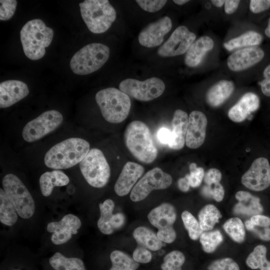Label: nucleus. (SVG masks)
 <instances>
[{
	"label": "nucleus",
	"mask_w": 270,
	"mask_h": 270,
	"mask_svg": "<svg viewBox=\"0 0 270 270\" xmlns=\"http://www.w3.org/2000/svg\"><path fill=\"white\" fill-rule=\"evenodd\" d=\"M90 144L78 138L65 140L52 147L46 154L44 162L53 169H66L77 164L90 151Z\"/></svg>",
	"instance_id": "1"
},
{
	"label": "nucleus",
	"mask_w": 270,
	"mask_h": 270,
	"mask_svg": "<svg viewBox=\"0 0 270 270\" xmlns=\"http://www.w3.org/2000/svg\"><path fill=\"white\" fill-rule=\"evenodd\" d=\"M124 140L128 150L138 161L150 164L156 159L158 149L150 130L144 122H130L126 128Z\"/></svg>",
	"instance_id": "2"
},
{
	"label": "nucleus",
	"mask_w": 270,
	"mask_h": 270,
	"mask_svg": "<svg viewBox=\"0 0 270 270\" xmlns=\"http://www.w3.org/2000/svg\"><path fill=\"white\" fill-rule=\"evenodd\" d=\"M20 34L24 53L32 60H38L44 56L45 48L50 45L54 36L53 30L40 19L27 22Z\"/></svg>",
	"instance_id": "3"
},
{
	"label": "nucleus",
	"mask_w": 270,
	"mask_h": 270,
	"mask_svg": "<svg viewBox=\"0 0 270 270\" xmlns=\"http://www.w3.org/2000/svg\"><path fill=\"white\" fill-rule=\"evenodd\" d=\"M95 98L102 116L109 122L120 123L130 113V98L120 90L115 88L102 90L96 93Z\"/></svg>",
	"instance_id": "4"
},
{
	"label": "nucleus",
	"mask_w": 270,
	"mask_h": 270,
	"mask_svg": "<svg viewBox=\"0 0 270 270\" xmlns=\"http://www.w3.org/2000/svg\"><path fill=\"white\" fill-rule=\"evenodd\" d=\"M79 6L82 17L92 33L104 32L116 20V10L108 0H86Z\"/></svg>",
	"instance_id": "5"
},
{
	"label": "nucleus",
	"mask_w": 270,
	"mask_h": 270,
	"mask_svg": "<svg viewBox=\"0 0 270 270\" xmlns=\"http://www.w3.org/2000/svg\"><path fill=\"white\" fill-rule=\"evenodd\" d=\"M110 48L100 43L88 44L77 52L70 61L72 71L85 75L96 71L108 60Z\"/></svg>",
	"instance_id": "6"
},
{
	"label": "nucleus",
	"mask_w": 270,
	"mask_h": 270,
	"mask_svg": "<svg viewBox=\"0 0 270 270\" xmlns=\"http://www.w3.org/2000/svg\"><path fill=\"white\" fill-rule=\"evenodd\" d=\"M3 190L14 204L17 213L21 218H31L35 210L34 200L23 182L16 175L6 174L2 181Z\"/></svg>",
	"instance_id": "7"
},
{
	"label": "nucleus",
	"mask_w": 270,
	"mask_h": 270,
	"mask_svg": "<svg viewBox=\"0 0 270 270\" xmlns=\"http://www.w3.org/2000/svg\"><path fill=\"white\" fill-rule=\"evenodd\" d=\"M80 172L91 186L101 188L108 183L110 176V166L102 152L93 148L80 162Z\"/></svg>",
	"instance_id": "8"
},
{
	"label": "nucleus",
	"mask_w": 270,
	"mask_h": 270,
	"mask_svg": "<svg viewBox=\"0 0 270 270\" xmlns=\"http://www.w3.org/2000/svg\"><path fill=\"white\" fill-rule=\"evenodd\" d=\"M119 88L130 97L148 102L160 96L164 91L165 84L161 79L156 77L143 81L128 78L120 82Z\"/></svg>",
	"instance_id": "9"
},
{
	"label": "nucleus",
	"mask_w": 270,
	"mask_h": 270,
	"mask_svg": "<svg viewBox=\"0 0 270 270\" xmlns=\"http://www.w3.org/2000/svg\"><path fill=\"white\" fill-rule=\"evenodd\" d=\"M150 223L156 228L157 236L166 243L172 242L176 238L173 225L176 218L175 208L168 203H164L153 208L148 215Z\"/></svg>",
	"instance_id": "10"
},
{
	"label": "nucleus",
	"mask_w": 270,
	"mask_h": 270,
	"mask_svg": "<svg viewBox=\"0 0 270 270\" xmlns=\"http://www.w3.org/2000/svg\"><path fill=\"white\" fill-rule=\"evenodd\" d=\"M172 182V176L156 167L148 170L134 185L130 198L134 202L146 198L153 190H163L170 186Z\"/></svg>",
	"instance_id": "11"
},
{
	"label": "nucleus",
	"mask_w": 270,
	"mask_h": 270,
	"mask_svg": "<svg viewBox=\"0 0 270 270\" xmlns=\"http://www.w3.org/2000/svg\"><path fill=\"white\" fill-rule=\"evenodd\" d=\"M62 120L63 116L59 112H44L26 124L22 130V137L27 142H35L55 130Z\"/></svg>",
	"instance_id": "12"
},
{
	"label": "nucleus",
	"mask_w": 270,
	"mask_h": 270,
	"mask_svg": "<svg viewBox=\"0 0 270 270\" xmlns=\"http://www.w3.org/2000/svg\"><path fill=\"white\" fill-rule=\"evenodd\" d=\"M196 38V34L190 32L186 26H179L159 48L158 54L162 57L182 55L186 52Z\"/></svg>",
	"instance_id": "13"
},
{
	"label": "nucleus",
	"mask_w": 270,
	"mask_h": 270,
	"mask_svg": "<svg viewBox=\"0 0 270 270\" xmlns=\"http://www.w3.org/2000/svg\"><path fill=\"white\" fill-rule=\"evenodd\" d=\"M241 182L248 188L256 192L266 189L270 186V164L267 158H256L242 175Z\"/></svg>",
	"instance_id": "14"
},
{
	"label": "nucleus",
	"mask_w": 270,
	"mask_h": 270,
	"mask_svg": "<svg viewBox=\"0 0 270 270\" xmlns=\"http://www.w3.org/2000/svg\"><path fill=\"white\" fill-rule=\"evenodd\" d=\"M81 224V221L78 216L68 214L59 222H49L46 230L48 232L52 233L50 238L52 242L60 245L68 242L72 234H76Z\"/></svg>",
	"instance_id": "15"
},
{
	"label": "nucleus",
	"mask_w": 270,
	"mask_h": 270,
	"mask_svg": "<svg viewBox=\"0 0 270 270\" xmlns=\"http://www.w3.org/2000/svg\"><path fill=\"white\" fill-rule=\"evenodd\" d=\"M172 28L171 19L166 16L162 18L142 30L138 34V42L142 46L148 48L159 46Z\"/></svg>",
	"instance_id": "16"
},
{
	"label": "nucleus",
	"mask_w": 270,
	"mask_h": 270,
	"mask_svg": "<svg viewBox=\"0 0 270 270\" xmlns=\"http://www.w3.org/2000/svg\"><path fill=\"white\" fill-rule=\"evenodd\" d=\"M264 52L260 48L250 46L237 50L228 58L227 65L234 72L245 70L260 62Z\"/></svg>",
	"instance_id": "17"
},
{
	"label": "nucleus",
	"mask_w": 270,
	"mask_h": 270,
	"mask_svg": "<svg viewBox=\"0 0 270 270\" xmlns=\"http://www.w3.org/2000/svg\"><path fill=\"white\" fill-rule=\"evenodd\" d=\"M208 124L206 115L200 111L194 110L189 116L186 144L190 148L196 149L204 142Z\"/></svg>",
	"instance_id": "18"
},
{
	"label": "nucleus",
	"mask_w": 270,
	"mask_h": 270,
	"mask_svg": "<svg viewBox=\"0 0 270 270\" xmlns=\"http://www.w3.org/2000/svg\"><path fill=\"white\" fill-rule=\"evenodd\" d=\"M144 170L142 165L132 162H127L114 184V190L116 194L120 196L128 194L142 176Z\"/></svg>",
	"instance_id": "19"
},
{
	"label": "nucleus",
	"mask_w": 270,
	"mask_h": 270,
	"mask_svg": "<svg viewBox=\"0 0 270 270\" xmlns=\"http://www.w3.org/2000/svg\"><path fill=\"white\" fill-rule=\"evenodd\" d=\"M29 93L27 85L17 80H8L0 84V107H9L20 100Z\"/></svg>",
	"instance_id": "20"
},
{
	"label": "nucleus",
	"mask_w": 270,
	"mask_h": 270,
	"mask_svg": "<svg viewBox=\"0 0 270 270\" xmlns=\"http://www.w3.org/2000/svg\"><path fill=\"white\" fill-rule=\"evenodd\" d=\"M260 104V98L256 94L247 92L229 110L228 116L234 122H240L244 120L251 113L256 110Z\"/></svg>",
	"instance_id": "21"
},
{
	"label": "nucleus",
	"mask_w": 270,
	"mask_h": 270,
	"mask_svg": "<svg viewBox=\"0 0 270 270\" xmlns=\"http://www.w3.org/2000/svg\"><path fill=\"white\" fill-rule=\"evenodd\" d=\"M188 116L184 111L178 109L175 110L172 120V131L168 144L173 150L182 149L186 143Z\"/></svg>",
	"instance_id": "22"
},
{
	"label": "nucleus",
	"mask_w": 270,
	"mask_h": 270,
	"mask_svg": "<svg viewBox=\"0 0 270 270\" xmlns=\"http://www.w3.org/2000/svg\"><path fill=\"white\" fill-rule=\"evenodd\" d=\"M214 46L213 40L210 36H203L195 40L186 52L184 63L188 67L194 68L202 62L206 54Z\"/></svg>",
	"instance_id": "23"
},
{
	"label": "nucleus",
	"mask_w": 270,
	"mask_h": 270,
	"mask_svg": "<svg viewBox=\"0 0 270 270\" xmlns=\"http://www.w3.org/2000/svg\"><path fill=\"white\" fill-rule=\"evenodd\" d=\"M235 197L238 202L233 208L234 214L253 216L262 213L263 207L258 198L248 192L242 190L238 192Z\"/></svg>",
	"instance_id": "24"
},
{
	"label": "nucleus",
	"mask_w": 270,
	"mask_h": 270,
	"mask_svg": "<svg viewBox=\"0 0 270 270\" xmlns=\"http://www.w3.org/2000/svg\"><path fill=\"white\" fill-rule=\"evenodd\" d=\"M234 88L230 80H221L212 86L207 91L206 99L212 107H218L224 104L232 94Z\"/></svg>",
	"instance_id": "25"
},
{
	"label": "nucleus",
	"mask_w": 270,
	"mask_h": 270,
	"mask_svg": "<svg viewBox=\"0 0 270 270\" xmlns=\"http://www.w3.org/2000/svg\"><path fill=\"white\" fill-rule=\"evenodd\" d=\"M69 182L68 177L61 170L46 172L40 178L41 192L44 196H48L51 194L54 187L66 186Z\"/></svg>",
	"instance_id": "26"
},
{
	"label": "nucleus",
	"mask_w": 270,
	"mask_h": 270,
	"mask_svg": "<svg viewBox=\"0 0 270 270\" xmlns=\"http://www.w3.org/2000/svg\"><path fill=\"white\" fill-rule=\"evenodd\" d=\"M133 236L138 246H142L152 251L160 250L162 246V242L158 238L157 234L152 230L144 226L136 228Z\"/></svg>",
	"instance_id": "27"
},
{
	"label": "nucleus",
	"mask_w": 270,
	"mask_h": 270,
	"mask_svg": "<svg viewBox=\"0 0 270 270\" xmlns=\"http://www.w3.org/2000/svg\"><path fill=\"white\" fill-rule=\"evenodd\" d=\"M262 40V35L254 30L246 32L240 36L230 40L224 44L228 51L259 45Z\"/></svg>",
	"instance_id": "28"
},
{
	"label": "nucleus",
	"mask_w": 270,
	"mask_h": 270,
	"mask_svg": "<svg viewBox=\"0 0 270 270\" xmlns=\"http://www.w3.org/2000/svg\"><path fill=\"white\" fill-rule=\"evenodd\" d=\"M99 208L100 216L98 220V227L102 234H110L114 232L112 226V220L114 203L112 200L107 199L99 204Z\"/></svg>",
	"instance_id": "29"
},
{
	"label": "nucleus",
	"mask_w": 270,
	"mask_h": 270,
	"mask_svg": "<svg viewBox=\"0 0 270 270\" xmlns=\"http://www.w3.org/2000/svg\"><path fill=\"white\" fill-rule=\"evenodd\" d=\"M55 270H86L82 260L77 258H66L60 252H56L49 260Z\"/></svg>",
	"instance_id": "30"
},
{
	"label": "nucleus",
	"mask_w": 270,
	"mask_h": 270,
	"mask_svg": "<svg viewBox=\"0 0 270 270\" xmlns=\"http://www.w3.org/2000/svg\"><path fill=\"white\" fill-rule=\"evenodd\" d=\"M222 217V215L218 208L211 204L204 206L198 214L199 224L203 231L212 230Z\"/></svg>",
	"instance_id": "31"
},
{
	"label": "nucleus",
	"mask_w": 270,
	"mask_h": 270,
	"mask_svg": "<svg viewBox=\"0 0 270 270\" xmlns=\"http://www.w3.org/2000/svg\"><path fill=\"white\" fill-rule=\"evenodd\" d=\"M18 213L4 190L0 188V221L8 226L14 225L18 220Z\"/></svg>",
	"instance_id": "32"
},
{
	"label": "nucleus",
	"mask_w": 270,
	"mask_h": 270,
	"mask_svg": "<svg viewBox=\"0 0 270 270\" xmlns=\"http://www.w3.org/2000/svg\"><path fill=\"white\" fill-rule=\"evenodd\" d=\"M112 266L109 270H136L138 262L123 252L115 250L110 254Z\"/></svg>",
	"instance_id": "33"
},
{
	"label": "nucleus",
	"mask_w": 270,
	"mask_h": 270,
	"mask_svg": "<svg viewBox=\"0 0 270 270\" xmlns=\"http://www.w3.org/2000/svg\"><path fill=\"white\" fill-rule=\"evenodd\" d=\"M266 248L263 245H258L248 255L246 264L252 269L270 270V261L266 258Z\"/></svg>",
	"instance_id": "34"
},
{
	"label": "nucleus",
	"mask_w": 270,
	"mask_h": 270,
	"mask_svg": "<svg viewBox=\"0 0 270 270\" xmlns=\"http://www.w3.org/2000/svg\"><path fill=\"white\" fill-rule=\"evenodd\" d=\"M226 234L235 242H242L245 238V230L242 220L238 218H232L227 220L223 226Z\"/></svg>",
	"instance_id": "35"
},
{
	"label": "nucleus",
	"mask_w": 270,
	"mask_h": 270,
	"mask_svg": "<svg viewBox=\"0 0 270 270\" xmlns=\"http://www.w3.org/2000/svg\"><path fill=\"white\" fill-rule=\"evenodd\" d=\"M223 240V236L218 230L202 232L200 241L204 250L207 253L214 252Z\"/></svg>",
	"instance_id": "36"
},
{
	"label": "nucleus",
	"mask_w": 270,
	"mask_h": 270,
	"mask_svg": "<svg viewBox=\"0 0 270 270\" xmlns=\"http://www.w3.org/2000/svg\"><path fill=\"white\" fill-rule=\"evenodd\" d=\"M181 216L190 238L192 240H197L203 232L199 222L190 212L187 210L184 211Z\"/></svg>",
	"instance_id": "37"
},
{
	"label": "nucleus",
	"mask_w": 270,
	"mask_h": 270,
	"mask_svg": "<svg viewBox=\"0 0 270 270\" xmlns=\"http://www.w3.org/2000/svg\"><path fill=\"white\" fill-rule=\"evenodd\" d=\"M185 261L184 254L180 251L173 250L165 256L161 264L162 270H182Z\"/></svg>",
	"instance_id": "38"
},
{
	"label": "nucleus",
	"mask_w": 270,
	"mask_h": 270,
	"mask_svg": "<svg viewBox=\"0 0 270 270\" xmlns=\"http://www.w3.org/2000/svg\"><path fill=\"white\" fill-rule=\"evenodd\" d=\"M190 174L186 176L188 178L190 186L197 188L202 182L204 176V172L202 168L197 167L195 163H192L190 165Z\"/></svg>",
	"instance_id": "39"
},
{
	"label": "nucleus",
	"mask_w": 270,
	"mask_h": 270,
	"mask_svg": "<svg viewBox=\"0 0 270 270\" xmlns=\"http://www.w3.org/2000/svg\"><path fill=\"white\" fill-rule=\"evenodd\" d=\"M208 270H240L238 264L232 258H226L212 262L208 267Z\"/></svg>",
	"instance_id": "40"
},
{
	"label": "nucleus",
	"mask_w": 270,
	"mask_h": 270,
	"mask_svg": "<svg viewBox=\"0 0 270 270\" xmlns=\"http://www.w3.org/2000/svg\"><path fill=\"white\" fill-rule=\"evenodd\" d=\"M203 195L208 198H212L217 202H221L224 196V190L220 182L206 186L202 189Z\"/></svg>",
	"instance_id": "41"
},
{
	"label": "nucleus",
	"mask_w": 270,
	"mask_h": 270,
	"mask_svg": "<svg viewBox=\"0 0 270 270\" xmlns=\"http://www.w3.org/2000/svg\"><path fill=\"white\" fill-rule=\"evenodd\" d=\"M0 20H6L14 15L17 5L15 0H1L0 1Z\"/></svg>",
	"instance_id": "42"
},
{
	"label": "nucleus",
	"mask_w": 270,
	"mask_h": 270,
	"mask_svg": "<svg viewBox=\"0 0 270 270\" xmlns=\"http://www.w3.org/2000/svg\"><path fill=\"white\" fill-rule=\"evenodd\" d=\"M136 2L142 10L150 12L160 10L167 2V0H136Z\"/></svg>",
	"instance_id": "43"
},
{
	"label": "nucleus",
	"mask_w": 270,
	"mask_h": 270,
	"mask_svg": "<svg viewBox=\"0 0 270 270\" xmlns=\"http://www.w3.org/2000/svg\"><path fill=\"white\" fill-rule=\"evenodd\" d=\"M132 258L138 263L146 264L151 260L152 256L148 249L138 246L133 252Z\"/></svg>",
	"instance_id": "44"
},
{
	"label": "nucleus",
	"mask_w": 270,
	"mask_h": 270,
	"mask_svg": "<svg viewBox=\"0 0 270 270\" xmlns=\"http://www.w3.org/2000/svg\"><path fill=\"white\" fill-rule=\"evenodd\" d=\"M246 229L254 233L260 240H270V228L252 226L245 222Z\"/></svg>",
	"instance_id": "45"
},
{
	"label": "nucleus",
	"mask_w": 270,
	"mask_h": 270,
	"mask_svg": "<svg viewBox=\"0 0 270 270\" xmlns=\"http://www.w3.org/2000/svg\"><path fill=\"white\" fill-rule=\"evenodd\" d=\"M222 179L220 172L215 168L209 169L204 174V180L206 186H210L216 183L220 182Z\"/></svg>",
	"instance_id": "46"
},
{
	"label": "nucleus",
	"mask_w": 270,
	"mask_h": 270,
	"mask_svg": "<svg viewBox=\"0 0 270 270\" xmlns=\"http://www.w3.org/2000/svg\"><path fill=\"white\" fill-rule=\"evenodd\" d=\"M270 8V0H252L250 2V9L254 14L262 12Z\"/></svg>",
	"instance_id": "47"
},
{
	"label": "nucleus",
	"mask_w": 270,
	"mask_h": 270,
	"mask_svg": "<svg viewBox=\"0 0 270 270\" xmlns=\"http://www.w3.org/2000/svg\"><path fill=\"white\" fill-rule=\"evenodd\" d=\"M264 78L258 82L262 94L270 97V64H268L263 72Z\"/></svg>",
	"instance_id": "48"
},
{
	"label": "nucleus",
	"mask_w": 270,
	"mask_h": 270,
	"mask_svg": "<svg viewBox=\"0 0 270 270\" xmlns=\"http://www.w3.org/2000/svg\"><path fill=\"white\" fill-rule=\"evenodd\" d=\"M245 222L252 226L269 227L270 226V218L265 216L257 214L252 216L250 220H246Z\"/></svg>",
	"instance_id": "49"
},
{
	"label": "nucleus",
	"mask_w": 270,
	"mask_h": 270,
	"mask_svg": "<svg viewBox=\"0 0 270 270\" xmlns=\"http://www.w3.org/2000/svg\"><path fill=\"white\" fill-rule=\"evenodd\" d=\"M157 138L160 143L168 144L170 138V130L166 127L160 128L157 132Z\"/></svg>",
	"instance_id": "50"
},
{
	"label": "nucleus",
	"mask_w": 270,
	"mask_h": 270,
	"mask_svg": "<svg viewBox=\"0 0 270 270\" xmlns=\"http://www.w3.org/2000/svg\"><path fill=\"white\" fill-rule=\"evenodd\" d=\"M125 216L121 212H118L113 215L112 220V226L114 230L120 228L124 224Z\"/></svg>",
	"instance_id": "51"
},
{
	"label": "nucleus",
	"mask_w": 270,
	"mask_h": 270,
	"mask_svg": "<svg viewBox=\"0 0 270 270\" xmlns=\"http://www.w3.org/2000/svg\"><path fill=\"white\" fill-rule=\"evenodd\" d=\"M240 0H226L224 2V11L226 14H230L234 12L238 8Z\"/></svg>",
	"instance_id": "52"
},
{
	"label": "nucleus",
	"mask_w": 270,
	"mask_h": 270,
	"mask_svg": "<svg viewBox=\"0 0 270 270\" xmlns=\"http://www.w3.org/2000/svg\"><path fill=\"white\" fill-rule=\"evenodd\" d=\"M178 186L182 192H186L189 190L190 185L186 176L184 178H180L178 180Z\"/></svg>",
	"instance_id": "53"
},
{
	"label": "nucleus",
	"mask_w": 270,
	"mask_h": 270,
	"mask_svg": "<svg viewBox=\"0 0 270 270\" xmlns=\"http://www.w3.org/2000/svg\"><path fill=\"white\" fill-rule=\"evenodd\" d=\"M212 3L216 7H222L225 2V0H212Z\"/></svg>",
	"instance_id": "54"
},
{
	"label": "nucleus",
	"mask_w": 270,
	"mask_h": 270,
	"mask_svg": "<svg viewBox=\"0 0 270 270\" xmlns=\"http://www.w3.org/2000/svg\"><path fill=\"white\" fill-rule=\"evenodd\" d=\"M264 33L266 36L270 38V18L268 19V26L265 29Z\"/></svg>",
	"instance_id": "55"
},
{
	"label": "nucleus",
	"mask_w": 270,
	"mask_h": 270,
	"mask_svg": "<svg viewBox=\"0 0 270 270\" xmlns=\"http://www.w3.org/2000/svg\"><path fill=\"white\" fill-rule=\"evenodd\" d=\"M173 2L176 4L178 5H183L188 2H189V0H174Z\"/></svg>",
	"instance_id": "56"
}]
</instances>
